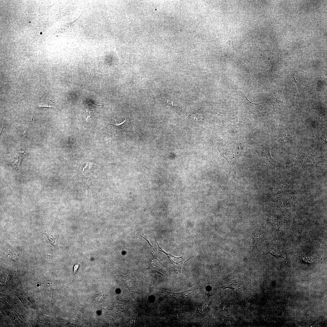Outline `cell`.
I'll list each match as a JSON object with an SVG mask.
<instances>
[{"instance_id": "obj_8", "label": "cell", "mask_w": 327, "mask_h": 327, "mask_svg": "<svg viewBox=\"0 0 327 327\" xmlns=\"http://www.w3.org/2000/svg\"><path fill=\"white\" fill-rule=\"evenodd\" d=\"M44 234L48 239L49 243L54 246H55L57 244V237L54 235H52L50 233H42Z\"/></svg>"}, {"instance_id": "obj_4", "label": "cell", "mask_w": 327, "mask_h": 327, "mask_svg": "<svg viewBox=\"0 0 327 327\" xmlns=\"http://www.w3.org/2000/svg\"><path fill=\"white\" fill-rule=\"evenodd\" d=\"M196 288H193L186 291L177 293H174V296L177 299L185 300L189 299L190 296L196 293Z\"/></svg>"}, {"instance_id": "obj_2", "label": "cell", "mask_w": 327, "mask_h": 327, "mask_svg": "<svg viewBox=\"0 0 327 327\" xmlns=\"http://www.w3.org/2000/svg\"><path fill=\"white\" fill-rule=\"evenodd\" d=\"M292 156L299 160L301 164L303 170L319 167L322 165V164L317 162L314 159L303 152H294L292 154Z\"/></svg>"}, {"instance_id": "obj_11", "label": "cell", "mask_w": 327, "mask_h": 327, "mask_svg": "<svg viewBox=\"0 0 327 327\" xmlns=\"http://www.w3.org/2000/svg\"><path fill=\"white\" fill-rule=\"evenodd\" d=\"M79 266V264H76L74 266L73 269V272L75 273L77 271Z\"/></svg>"}, {"instance_id": "obj_1", "label": "cell", "mask_w": 327, "mask_h": 327, "mask_svg": "<svg viewBox=\"0 0 327 327\" xmlns=\"http://www.w3.org/2000/svg\"><path fill=\"white\" fill-rule=\"evenodd\" d=\"M257 152L261 161L264 166L272 169L277 167H287L273 159L271 156L269 149L266 146L260 147Z\"/></svg>"}, {"instance_id": "obj_5", "label": "cell", "mask_w": 327, "mask_h": 327, "mask_svg": "<svg viewBox=\"0 0 327 327\" xmlns=\"http://www.w3.org/2000/svg\"><path fill=\"white\" fill-rule=\"evenodd\" d=\"M106 123L109 124L111 125L114 128L117 130H124L126 128L129 127L130 126V121L127 117H126L124 121L121 123L114 125L110 123L105 122Z\"/></svg>"}, {"instance_id": "obj_10", "label": "cell", "mask_w": 327, "mask_h": 327, "mask_svg": "<svg viewBox=\"0 0 327 327\" xmlns=\"http://www.w3.org/2000/svg\"><path fill=\"white\" fill-rule=\"evenodd\" d=\"M295 73L294 74H292L291 75V79L295 83H296L297 84H298L299 85V83L296 81V79L295 78Z\"/></svg>"}, {"instance_id": "obj_3", "label": "cell", "mask_w": 327, "mask_h": 327, "mask_svg": "<svg viewBox=\"0 0 327 327\" xmlns=\"http://www.w3.org/2000/svg\"><path fill=\"white\" fill-rule=\"evenodd\" d=\"M155 241L158 245L159 250L166 254L168 257L172 264L175 271L177 273H181L183 266L185 262L187 261L183 257V254L180 257H175L170 253L165 252L158 245L153 233Z\"/></svg>"}, {"instance_id": "obj_6", "label": "cell", "mask_w": 327, "mask_h": 327, "mask_svg": "<svg viewBox=\"0 0 327 327\" xmlns=\"http://www.w3.org/2000/svg\"><path fill=\"white\" fill-rule=\"evenodd\" d=\"M114 137L111 134H105L102 138V142L104 146H109L113 143Z\"/></svg>"}, {"instance_id": "obj_7", "label": "cell", "mask_w": 327, "mask_h": 327, "mask_svg": "<svg viewBox=\"0 0 327 327\" xmlns=\"http://www.w3.org/2000/svg\"><path fill=\"white\" fill-rule=\"evenodd\" d=\"M160 263L155 256L153 255V260L150 269L154 270L157 272H159L160 270Z\"/></svg>"}, {"instance_id": "obj_9", "label": "cell", "mask_w": 327, "mask_h": 327, "mask_svg": "<svg viewBox=\"0 0 327 327\" xmlns=\"http://www.w3.org/2000/svg\"><path fill=\"white\" fill-rule=\"evenodd\" d=\"M93 111L92 110H91L89 109H86L85 110L84 115L87 122L88 118H90L91 116V112Z\"/></svg>"}]
</instances>
